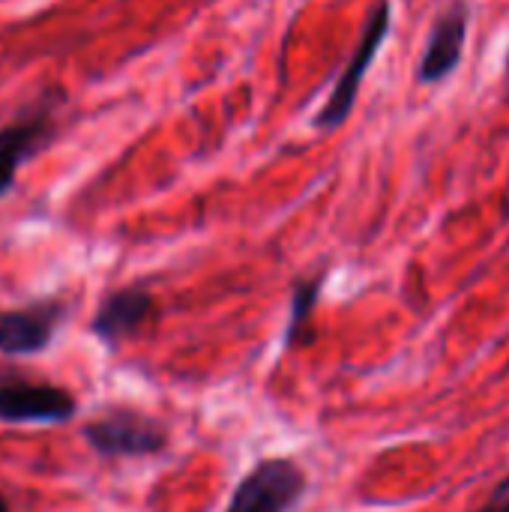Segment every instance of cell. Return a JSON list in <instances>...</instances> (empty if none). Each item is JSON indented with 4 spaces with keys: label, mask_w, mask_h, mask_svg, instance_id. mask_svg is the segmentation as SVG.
Masks as SVG:
<instances>
[{
    "label": "cell",
    "mask_w": 509,
    "mask_h": 512,
    "mask_svg": "<svg viewBox=\"0 0 509 512\" xmlns=\"http://www.w3.org/2000/svg\"><path fill=\"white\" fill-rule=\"evenodd\" d=\"M81 438L102 459H144L168 447V426L135 408H111L90 420Z\"/></svg>",
    "instance_id": "1"
},
{
    "label": "cell",
    "mask_w": 509,
    "mask_h": 512,
    "mask_svg": "<svg viewBox=\"0 0 509 512\" xmlns=\"http://www.w3.org/2000/svg\"><path fill=\"white\" fill-rule=\"evenodd\" d=\"M78 414V399L57 384L36 381L15 369L0 372V423L63 426Z\"/></svg>",
    "instance_id": "2"
},
{
    "label": "cell",
    "mask_w": 509,
    "mask_h": 512,
    "mask_svg": "<svg viewBox=\"0 0 509 512\" xmlns=\"http://www.w3.org/2000/svg\"><path fill=\"white\" fill-rule=\"evenodd\" d=\"M306 489L309 477L294 459H261L237 483L225 512H294Z\"/></svg>",
    "instance_id": "3"
},
{
    "label": "cell",
    "mask_w": 509,
    "mask_h": 512,
    "mask_svg": "<svg viewBox=\"0 0 509 512\" xmlns=\"http://www.w3.org/2000/svg\"><path fill=\"white\" fill-rule=\"evenodd\" d=\"M387 30H390V3L381 0L375 6V12L369 15L366 21V30L351 54V60L345 63V69L339 72V81L333 84V93L330 99L324 102V108L318 111L315 117V126L318 129H336L348 120L354 102H357V93H360V84L375 60V54L381 51V42L387 39Z\"/></svg>",
    "instance_id": "4"
},
{
    "label": "cell",
    "mask_w": 509,
    "mask_h": 512,
    "mask_svg": "<svg viewBox=\"0 0 509 512\" xmlns=\"http://www.w3.org/2000/svg\"><path fill=\"white\" fill-rule=\"evenodd\" d=\"M69 315V303L57 297L36 300L18 309H0V354L9 357H30L42 354L60 324Z\"/></svg>",
    "instance_id": "5"
},
{
    "label": "cell",
    "mask_w": 509,
    "mask_h": 512,
    "mask_svg": "<svg viewBox=\"0 0 509 512\" xmlns=\"http://www.w3.org/2000/svg\"><path fill=\"white\" fill-rule=\"evenodd\" d=\"M156 297L144 285H129L111 291L90 321V333L111 351L123 342L138 339L156 318Z\"/></svg>",
    "instance_id": "6"
},
{
    "label": "cell",
    "mask_w": 509,
    "mask_h": 512,
    "mask_svg": "<svg viewBox=\"0 0 509 512\" xmlns=\"http://www.w3.org/2000/svg\"><path fill=\"white\" fill-rule=\"evenodd\" d=\"M54 120V102L45 99L18 120L0 126V198L12 189L18 168L51 144Z\"/></svg>",
    "instance_id": "7"
},
{
    "label": "cell",
    "mask_w": 509,
    "mask_h": 512,
    "mask_svg": "<svg viewBox=\"0 0 509 512\" xmlns=\"http://www.w3.org/2000/svg\"><path fill=\"white\" fill-rule=\"evenodd\" d=\"M465 39H468V3L456 0L450 9H444L426 39V51L417 66V81L420 84H438L444 81L465 54Z\"/></svg>",
    "instance_id": "8"
},
{
    "label": "cell",
    "mask_w": 509,
    "mask_h": 512,
    "mask_svg": "<svg viewBox=\"0 0 509 512\" xmlns=\"http://www.w3.org/2000/svg\"><path fill=\"white\" fill-rule=\"evenodd\" d=\"M324 279L327 273L318 270L315 276H306V279H297L294 288H291V318H288V333H285V345H297L300 339H309V318L318 306V297H321V288H324Z\"/></svg>",
    "instance_id": "9"
},
{
    "label": "cell",
    "mask_w": 509,
    "mask_h": 512,
    "mask_svg": "<svg viewBox=\"0 0 509 512\" xmlns=\"http://www.w3.org/2000/svg\"><path fill=\"white\" fill-rule=\"evenodd\" d=\"M477 512H509V474L495 486V492L489 495V501Z\"/></svg>",
    "instance_id": "10"
},
{
    "label": "cell",
    "mask_w": 509,
    "mask_h": 512,
    "mask_svg": "<svg viewBox=\"0 0 509 512\" xmlns=\"http://www.w3.org/2000/svg\"><path fill=\"white\" fill-rule=\"evenodd\" d=\"M0 512H9V504H6V498L0 495Z\"/></svg>",
    "instance_id": "11"
}]
</instances>
